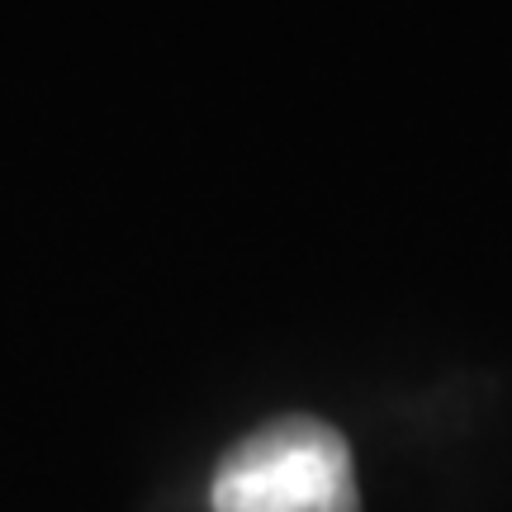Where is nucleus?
<instances>
[{"label":"nucleus","mask_w":512,"mask_h":512,"mask_svg":"<svg viewBox=\"0 0 512 512\" xmlns=\"http://www.w3.org/2000/svg\"><path fill=\"white\" fill-rule=\"evenodd\" d=\"M209 503L214 512H361L351 446L323 418H275L223 451Z\"/></svg>","instance_id":"f257e3e1"}]
</instances>
